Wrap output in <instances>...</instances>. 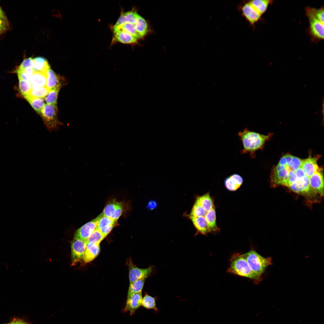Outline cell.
I'll list each match as a JSON object with an SVG mask.
<instances>
[{"label":"cell","mask_w":324,"mask_h":324,"mask_svg":"<svg viewBox=\"0 0 324 324\" xmlns=\"http://www.w3.org/2000/svg\"><path fill=\"white\" fill-rule=\"evenodd\" d=\"M279 165L286 166L287 165L286 160L284 155L283 156L280 158L278 164Z\"/></svg>","instance_id":"bcb514c9"},{"label":"cell","mask_w":324,"mask_h":324,"mask_svg":"<svg viewBox=\"0 0 324 324\" xmlns=\"http://www.w3.org/2000/svg\"><path fill=\"white\" fill-rule=\"evenodd\" d=\"M319 156L314 157L309 156L303 160L301 167L306 175L309 178L311 177L317 171L319 167L317 161Z\"/></svg>","instance_id":"9a60e30c"},{"label":"cell","mask_w":324,"mask_h":324,"mask_svg":"<svg viewBox=\"0 0 324 324\" xmlns=\"http://www.w3.org/2000/svg\"><path fill=\"white\" fill-rule=\"evenodd\" d=\"M312 9L313 13L316 17L322 23L324 24L323 7H321L319 9H316L312 8Z\"/></svg>","instance_id":"60d3db41"},{"label":"cell","mask_w":324,"mask_h":324,"mask_svg":"<svg viewBox=\"0 0 324 324\" xmlns=\"http://www.w3.org/2000/svg\"><path fill=\"white\" fill-rule=\"evenodd\" d=\"M243 255L252 271L260 278L266 268L272 264L271 257H263L253 250Z\"/></svg>","instance_id":"3957f363"},{"label":"cell","mask_w":324,"mask_h":324,"mask_svg":"<svg viewBox=\"0 0 324 324\" xmlns=\"http://www.w3.org/2000/svg\"><path fill=\"white\" fill-rule=\"evenodd\" d=\"M243 179L242 177L237 174H233L226 178L224 184L226 188L230 191H235L242 184Z\"/></svg>","instance_id":"ac0fdd59"},{"label":"cell","mask_w":324,"mask_h":324,"mask_svg":"<svg viewBox=\"0 0 324 324\" xmlns=\"http://www.w3.org/2000/svg\"><path fill=\"white\" fill-rule=\"evenodd\" d=\"M297 179L295 171L290 170L288 174V180L285 186L288 188L292 183L295 182Z\"/></svg>","instance_id":"b9f144b4"},{"label":"cell","mask_w":324,"mask_h":324,"mask_svg":"<svg viewBox=\"0 0 324 324\" xmlns=\"http://www.w3.org/2000/svg\"><path fill=\"white\" fill-rule=\"evenodd\" d=\"M60 88H56L49 91L45 97V100L47 104L57 106V101Z\"/></svg>","instance_id":"d6a6232c"},{"label":"cell","mask_w":324,"mask_h":324,"mask_svg":"<svg viewBox=\"0 0 324 324\" xmlns=\"http://www.w3.org/2000/svg\"><path fill=\"white\" fill-rule=\"evenodd\" d=\"M227 272L252 279L256 284L262 280L261 278L257 275L251 269L243 254L237 253L232 256Z\"/></svg>","instance_id":"7a4b0ae2"},{"label":"cell","mask_w":324,"mask_h":324,"mask_svg":"<svg viewBox=\"0 0 324 324\" xmlns=\"http://www.w3.org/2000/svg\"><path fill=\"white\" fill-rule=\"evenodd\" d=\"M97 218L86 224L75 232L74 239L86 241L93 232L97 228Z\"/></svg>","instance_id":"8fae6325"},{"label":"cell","mask_w":324,"mask_h":324,"mask_svg":"<svg viewBox=\"0 0 324 324\" xmlns=\"http://www.w3.org/2000/svg\"><path fill=\"white\" fill-rule=\"evenodd\" d=\"M33 58L30 57L24 59L19 66L17 70H22L28 68H33Z\"/></svg>","instance_id":"ab89813d"},{"label":"cell","mask_w":324,"mask_h":324,"mask_svg":"<svg viewBox=\"0 0 324 324\" xmlns=\"http://www.w3.org/2000/svg\"><path fill=\"white\" fill-rule=\"evenodd\" d=\"M100 251L99 244L87 243L82 259L86 263L90 262L98 255Z\"/></svg>","instance_id":"e0dca14e"},{"label":"cell","mask_w":324,"mask_h":324,"mask_svg":"<svg viewBox=\"0 0 324 324\" xmlns=\"http://www.w3.org/2000/svg\"><path fill=\"white\" fill-rule=\"evenodd\" d=\"M49 91L46 87L34 89H32L28 95L26 97L29 96L32 97L44 98L46 96Z\"/></svg>","instance_id":"836d02e7"},{"label":"cell","mask_w":324,"mask_h":324,"mask_svg":"<svg viewBox=\"0 0 324 324\" xmlns=\"http://www.w3.org/2000/svg\"><path fill=\"white\" fill-rule=\"evenodd\" d=\"M157 204L156 202L153 201H151L149 202L148 204V207L149 209H152L156 208Z\"/></svg>","instance_id":"f6af8a7d"},{"label":"cell","mask_w":324,"mask_h":324,"mask_svg":"<svg viewBox=\"0 0 324 324\" xmlns=\"http://www.w3.org/2000/svg\"><path fill=\"white\" fill-rule=\"evenodd\" d=\"M144 282L145 279H143L130 284L127 297L134 294L142 292Z\"/></svg>","instance_id":"f546056e"},{"label":"cell","mask_w":324,"mask_h":324,"mask_svg":"<svg viewBox=\"0 0 324 324\" xmlns=\"http://www.w3.org/2000/svg\"><path fill=\"white\" fill-rule=\"evenodd\" d=\"M303 160L297 157L293 156L292 160L288 166L291 170L295 172L301 167Z\"/></svg>","instance_id":"74e56055"},{"label":"cell","mask_w":324,"mask_h":324,"mask_svg":"<svg viewBox=\"0 0 324 324\" xmlns=\"http://www.w3.org/2000/svg\"><path fill=\"white\" fill-rule=\"evenodd\" d=\"M142 305L148 309H156L155 301L154 298L148 295H146L142 298Z\"/></svg>","instance_id":"d590c367"},{"label":"cell","mask_w":324,"mask_h":324,"mask_svg":"<svg viewBox=\"0 0 324 324\" xmlns=\"http://www.w3.org/2000/svg\"><path fill=\"white\" fill-rule=\"evenodd\" d=\"M116 40L124 44H133L136 43L137 39L125 32L120 31L114 33Z\"/></svg>","instance_id":"cb8c5ba5"},{"label":"cell","mask_w":324,"mask_h":324,"mask_svg":"<svg viewBox=\"0 0 324 324\" xmlns=\"http://www.w3.org/2000/svg\"><path fill=\"white\" fill-rule=\"evenodd\" d=\"M286 158L287 162V165L288 166L290 164L293 157V156L290 154H286L284 155Z\"/></svg>","instance_id":"7dc6e473"},{"label":"cell","mask_w":324,"mask_h":324,"mask_svg":"<svg viewBox=\"0 0 324 324\" xmlns=\"http://www.w3.org/2000/svg\"><path fill=\"white\" fill-rule=\"evenodd\" d=\"M242 16L249 25L254 27L255 24L261 19V15L254 8L249 1H242L238 6Z\"/></svg>","instance_id":"8992f818"},{"label":"cell","mask_w":324,"mask_h":324,"mask_svg":"<svg viewBox=\"0 0 324 324\" xmlns=\"http://www.w3.org/2000/svg\"><path fill=\"white\" fill-rule=\"evenodd\" d=\"M288 188L294 192L305 196L316 195L310 188L309 178L307 176L303 178H297L296 181Z\"/></svg>","instance_id":"52a82bcc"},{"label":"cell","mask_w":324,"mask_h":324,"mask_svg":"<svg viewBox=\"0 0 324 324\" xmlns=\"http://www.w3.org/2000/svg\"><path fill=\"white\" fill-rule=\"evenodd\" d=\"M33 108L40 115L45 104L43 98L27 96L25 98Z\"/></svg>","instance_id":"83f0119b"},{"label":"cell","mask_w":324,"mask_h":324,"mask_svg":"<svg viewBox=\"0 0 324 324\" xmlns=\"http://www.w3.org/2000/svg\"><path fill=\"white\" fill-rule=\"evenodd\" d=\"M142 292L135 293L127 297L125 307L123 310L124 312H130V315L132 316L136 310L142 305Z\"/></svg>","instance_id":"5bb4252c"},{"label":"cell","mask_w":324,"mask_h":324,"mask_svg":"<svg viewBox=\"0 0 324 324\" xmlns=\"http://www.w3.org/2000/svg\"><path fill=\"white\" fill-rule=\"evenodd\" d=\"M204 217L211 232H216L218 230L216 225V214L214 207L207 212Z\"/></svg>","instance_id":"4316f807"},{"label":"cell","mask_w":324,"mask_h":324,"mask_svg":"<svg viewBox=\"0 0 324 324\" xmlns=\"http://www.w3.org/2000/svg\"><path fill=\"white\" fill-rule=\"evenodd\" d=\"M56 106L45 104L41 110L40 116L48 130L50 132L57 130L61 123L58 119Z\"/></svg>","instance_id":"277c9868"},{"label":"cell","mask_w":324,"mask_h":324,"mask_svg":"<svg viewBox=\"0 0 324 324\" xmlns=\"http://www.w3.org/2000/svg\"><path fill=\"white\" fill-rule=\"evenodd\" d=\"M34 71L32 68H28L22 70H17V72L19 80L29 81Z\"/></svg>","instance_id":"1f68e13d"},{"label":"cell","mask_w":324,"mask_h":324,"mask_svg":"<svg viewBox=\"0 0 324 324\" xmlns=\"http://www.w3.org/2000/svg\"><path fill=\"white\" fill-rule=\"evenodd\" d=\"M306 14L309 21V32L314 40H319L324 39V24L318 20L313 14L312 8H305Z\"/></svg>","instance_id":"5b68a950"},{"label":"cell","mask_w":324,"mask_h":324,"mask_svg":"<svg viewBox=\"0 0 324 324\" xmlns=\"http://www.w3.org/2000/svg\"><path fill=\"white\" fill-rule=\"evenodd\" d=\"M8 22L0 19V35L7 29Z\"/></svg>","instance_id":"ee69618b"},{"label":"cell","mask_w":324,"mask_h":324,"mask_svg":"<svg viewBox=\"0 0 324 324\" xmlns=\"http://www.w3.org/2000/svg\"><path fill=\"white\" fill-rule=\"evenodd\" d=\"M87 243L86 241L74 239L71 242L72 264L75 265L82 258Z\"/></svg>","instance_id":"7c38bea8"},{"label":"cell","mask_w":324,"mask_h":324,"mask_svg":"<svg viewBox=\"0 0 324 324\" xmlns=\"http://www.w3.org/2000/svg\"><path fill=\"white\" fill-rule=\"evenodd\" d=\"M238 135L243 146L241 153H250L251 158L254 156L255 152L262 148L270 136L269 135H263L250 131L247 128L239 131Z\"/></svg>","instance_id":"6da1fadb"},{"label":"cell","mask_w":324,"mask_h":324,"mask_svg":"<svg viewBox=\"0 0 324 324\" xmlns=\"http://www.w3.org/2000/svg\"><path fill=\"white\" fill-rule=\"evenodd\" d=\"M207 213L202 206L196 202L192 208L190 216L205 217Z\"/></svg>","instance_id":"8d00e7d4"},{"label":"cell","mask_w":324,"mask_h":324,"mask_svg":"<svg viewBox=\"0 0 324 324\" xmlns=\"http://www.w3.org/2000/svg\"><path fill=\"white\" fill-rule=\"evenodd\" d=\"M126 22L135 24L138 14L134 10L124 13Z\"/></svg>","instance_id":"f35d334b"},{"label":"cell","mask_w":324,"mask_h":324,"mask_svg":"<svg viewBox=\"0 0 324 324\" xmlns=\"http://www.w3.org/2000/svg\"><path fill=\"white\" fill-rule=\"evenodd\" d=\"M97 218L98 219L97 228L100 230L105 238L113 227L117 225V221L104 215L102 213Z\"/></svg>","instance_id":"4fadbf2b"},{"label":"cell","mask_w":324,"mask_h":324,"mask_svg":"<svg viewBox=\"0 0 324 324\" xmlns=\"http://www.w3.org/2000/svg\"><path fill=\"white\" fill-rule=\"evenodd\" d=\"M249 1L257 11L262 15L266 12L269 5L271 4L273 1L270 0H253Z\"/></svg>","instance_id":"484cf974"},{"label":"cell","mask_w":324,"mask_h":324,"mask_svg":"<svg viewBox=\"0 0 324 324\" xmlns=\"http://www.w3.org/2000/svg\"><path fill=\"white\" fill-rule=\"evenodd\" d=\"M0 19L7 22L6 17L0 6Z\"/></svg>","instance_id":"c3c4849f"},{"label":"cell","mask_w":324,"mask_h":324,"mask_svg":"<svg viewBox=\"0 0 324 324\" xmlns=\"http://www.w3.org/2000/svg\"><path fill=\"white\" fill-rule=\"evenodd\" d=\"M190 218L194 226L200 233L203 234H206L211 232L204 217L190 216Z\"/></svg>","instance_id":"44dd1931"},{"label":"cell","mask_w":324,"mask_h":324,"mask_svg":"<svg viewBox=\"0 0 324 324\" xmlns=\"http://www.w3.org/2000/svg\"><path fill=\"white\" fill-rule=\"evenodd\" d=\"M310 187L314 192L320 196L323 195L324 179L323 169L319 168L317 171L309 178Z\"/></svg>","instance_id":"9c48e42d"},{"label":"cell","mask_w":324,"mask_h":324,"mask_svg":"<svg viewBox=\"0 0 324 324\" xmlns=\"http://www.w3.org/2000/svg\"><path fill=\"white\" fill-rule=\"evenodd\" d=\"M124 209L122 202L113 200L106 205L102 213L104 215L117 221L122 214Z\"/></svg>","instance_id":"ba28073f"},{"label":"cell","mask_w":324,"mask_h":324,"mask_svg":"<svg viewBox=\"0 0 324 324\" xmlns=\"http://www.w3.org/2000/svg\"><path fill=\"white\" fill-rule=\"evenodd\" d=\"M15 324H28L22 320H14Z\"/></svg>","instance_id":"681fc988"},{"label":"cell","mask_w":324,"mask_h":324,"mask_svg":"<svg viewBox=\"0 0 324 324\" xmlns=\"http://www.w3.org/2000/svg\"><path fill=\"white\" fill-rule=\"evenodd\" d=\"M46 87L49 90L60 88L61 84L58 75L50 68L46 71Z\"/></svg>","instance_id":"ffe728a7"},{"label":"cell","mask_w":324,"mask_h":324,"mask_svg":"<svg viewBox=\"0 0 324 324\" xmlns=\"http://www.w3.org/2000/svg\"><path fill=\"white\" fill-rule=\"evenodd\" d=\"M129 267L130 284L140 280L145 279L150 275L152 271L151 267L141 268L136 266L131 262L129 263Z\"/></svg>","instance_id":"30bf717a"},{"label":"cell","mask_w":324,"mask_h":324,"mask_svg":"<svg viewBox=\"0 0 324 324\" xmlns=\"http://www.w3.org/2000/svg\"><path fill=\"white\" fill-rule=\"evenodd\" d=\"M29 81L32 85V89L46 87L47 81L46 73L34 72Z\"/></svg>","instance_id":"d6986e66"},{"label":"cell","mask_w":324,"mask_h":324,"mask_svg":"<svg viewBox=\"0 0 324 324\" xmlns=\"http://www.w3.org/2000/svg\"><path fill=\"white\" fill-rule=\"evenodd\" d=\"M105 238L100 230L98 228L95 230L86 241V243H92L99 244Z\"/></svg>","instance_id":"4dcf8cb0"},{"label":"cell","mask_w":324,"mask_h":324,"mask_svg":"<svg viewBox=\"0 0 324 324\" xmlns=\"http://www.w3.org/2000/svg\"><path fill=\"white\" fill-rule=\"evenodd\" d=\"M135 25L136 31L142 38L146 34L148 31L147 22L143 17L139 14L138 15Z\"/></svg>","instance_id":"f1b7e54d"},{"label":"cell","mask_w":324,"mask_h":324,"mask_svg":"<svg viewBox=\"0 0 324 324\" xmlns=\"http://www.w3.org/2000/svg\"><path fill=\"white\" fill-rule=\"evenodd\" d=\"M19 86L20 91L24 98L28 95L32 89L30 81L22 80H19Z\"/></svg>","instance_id":"e575fe53"},{"label":"cell","mask_w":324,"mask_h":324,"mask_svg":"<svg viewBox=\"0 0 324 324\" xmlns=\"http://www.w3.org/2000/svg\"><path fill=\"white\" fill-rule=\"evenodd\" d=\"M126 22L125 16L124 12L121 14L120 17L117 21L115 24L113 26L115 27L120 26Z\"/></svg>","instance_id":"7bdbcfd3"},{"label":"cell","mask_w":324,"mask_h":324,"mask_svg":"<svg viewBox=\"0 0 324 324\" xmlns=\"http://www.w3.org/2000/svg\"><path fill=\"white\" fill-rule=\"evenodd\" d=\"M196 202L202 206L207 212L214 207L212 200L208 193L199 197Z\"/></svg>","instance_id":"d4e9b609"},{"label":"cell","mask_w":324,"mask_h":324,"mask_svg":"<svg viewBox=\"0 0 324 324\" xmlns=\"http://www.w3.org/2000/svg\"><path fill=\"white\" fill-rule=\"evenodd\" d=\"M33 69L35 72L46 73L50 68L47 60L44 58L38 56L33 58Z\"/></svg>","instance_id":"7402d4cb"},{"label":"cell","mask_w":324,"mask_h":324,"mask_svg":"<svg viewBox=\"0 0 324 324\" xmlns=\"http://www.w3.org/2000/svg\"><path fill=\"white\" fill-rule=\"evenodd\" d=\"M112 29L114 33L122 31L128 33L137 39L142 38L136 31L135 24L130 23L126 22L118 27L113 26Z\"/></svg>","instance_id":"603a6c76"},{"label":"cell","mask_w":324,"mask_h":324,"mask_svg":"<svg viewBox=\"0 0 324 324\" xmlns=\"http://www.w3.org/2000/svg\"><path fill=\"white\" fill-rule=\"evenodd\" d=\"M291 170L288 166L280 171L273 170L271 175V182L274 185H282L285 186L287 182L289 171Z\"/></svg>","instance_id":"2e32d148"}]
</instances>
